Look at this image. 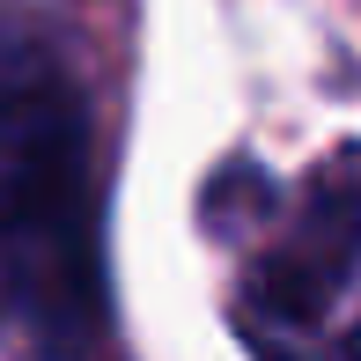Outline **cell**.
I'll return each instance as SVG.
<instances>
[{
	"instance_id": "obj_3",
	"label": "cell",
	"mask_w": 361,
	"mask_h": 361,
	"mask_svg": "<svg viewBox=\"0 0 361 361\" xmlns=\"http://www.w3.org/2000/svg\"><path fill=\"white\" fill-rule=\"evenodd\" d=\"M15 295H23V251H15V236H8V221H0V324H8V310H15Z\"/></svg>"
},
{
	"instance_id": "obj_2",
	"label": "cell",
	"mask_w": 361,
	"mask_h": 361,
	"mask_svg": "<svg viewBox=\"0 0 361 361\" xmlns=\"http://www.w3.org/2000/svg\"><path fill=\"white\" fill-rule=\"evenodd\" d=\"M0 221L23 251V295L37 281L81 288V118L52 52L0 23Z\"/></svg>"
},
{
	"instance_id": "obj_1",
	"label": "cell",
	"mask_w": 361,
	"mask_h": 361,
	"mask_svg": "<svg viewBox=\"0 0 361 361\" xmlns=\"http://www.w3.org/2000/svg\"><path fill=\"white\" fill-rule=\"evenodd\" d=\"M236 332L258 361H361V140L273 200L236 281Z\"/></svg>"
}]
</instances>
